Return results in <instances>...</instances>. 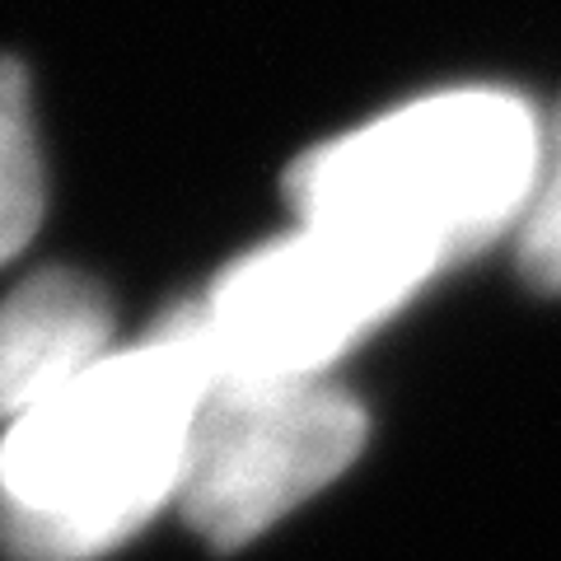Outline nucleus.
I'll use <instances>...</instances> for the list:
<instances>
[{"label": "nucleus", "instance_id": "f257e3e1", "mask_svg": "<svg viewBox=\"0 0 561 561\" xmlns=\"http://www.w3.org/2000/svg\"><path fill=\"white\" fill-rule=\"evenodd\" d=\"M210 389L197 305L164 313L0 440V538L24 561H90L179 496L192 421Z\"/></svg>", "mask_w": 561, "mask_h": 561}, {"label": "nucleus", "instance_id": "f03ea898", "mask_svg": "<svg viewBox=\"0 0 561 561\" xmlns=\"http://www.w3.org/2000/svg\"><path fill=\"white\" fill-rule=\"evenodd\" d=\"M542 173L534 108L511 90H449L309 150L286 192L323 225L431 276L519 220Z\"/></svg>", "mask_w": 561, "mask_h": 561}, {"label": "nucleus", "instance_id": "7ed1b4c3", "mask_svg": "<svg viewBox=\"0 0 561 561\" xmlns=\"http://www.w3.org/2000/svg\"><path fill=\"white\" fill-rule=\"evenodd\" d=\"M426 280L431 272L412 257L300 225L290 239L220 272L197 305L210 379H323L351 342L379 328Z\"/></svg>", "mask_w": 561, "mask_h": 561}, {"label": "nucleus", "instance_id": "20e7f679", "mask_svg": "<svg viewBox=\"0 0 561 561\" xmlns=\"http://www.w3.org/2000/svg\"><path fill=\"white\" fill-rule=\"evenodd\" d=\"M365 445V412L328 379L216 375L192 421L179 501L220 552L328 486Z\"/></svg>", "mask_w": 561, "mask_h": 561}, {"label": "nucleus", "instance_id": "39448f33", "mask_svg": "<svg viewBox=\"0 0 561 561\" xmlns=\"http://www.w3.org/2000/svg\"><path fill=\"white\" fill-rule=\"evenodd\" d=\"M113 351V309L90 276L47 267L0 305V416L20 421Z\"/></svg>", "mask_w": 561, "mask_h": 561}, {"label": "nucleus", "instance_id": "423d86ee", "mask_svg": "<svg viewBox=\"0 0 561 561\" xmlns=\"http://www.w3.org/2000/svg\"><path fill=\"white\" fill-rule=\"evenodd\" d=\"M43 220V154L33 136L24 66L0 57V262L33 239Z\"/></svg>", "mask_w": 561, "mask_h": 561}, {"label": "nucleus", "instance_id": "0eeeda50", "mask_svg": "<svg viewBox=\"0 0 561 561\" xmlns=\"http://www.w3.org/2000/svg\"><path fill=\"white\" fill-rule=\"evenodd\" d=\"M519 257L529 280L561 290V113L552 122V136H542V173H538L534 202L524 210Z\"/></svg>", "mask_w": 561, "mask_h": 561}]
</instances>
